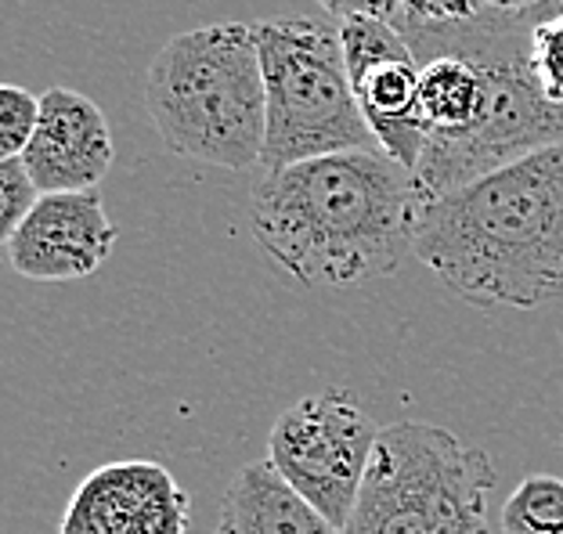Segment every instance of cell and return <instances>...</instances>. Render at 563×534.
Listing matches in <instances>:
<instances>
[{"label":"cell","instance_id":"obj_1","mask_svg":"<svg viewBox=\"0 0 563 534\" xmlns=\"http://www.w3.org/2000/svg\"><path fill=\"white\" fill-rule=\"evenodd\" d=\"M264 257L300 286H362L412 253V174L383 148L264 170L250 196Z\"/></svg>","mask_w":563,"mask_h":534},{"label":"cell","instance_id":"obj_2","mask_svg":"<svg viewBox=\"0 0 563 534\" xmlns=\"http://www.w3.org/2000/svg\"><path fill=\"white\" fill-rule=\"evenodd\" d=\"M412 257L481 308L563 300V145L416 202Z\"/></svg>","mask_w":563,"mask_h":534},{"label":"cell","instance_id":"obj_3","mask_svg":"<svg viewBox=\"0 0 563 534\" xmlns=\"http://www.w3.org/2000/svg\"><path fill=\"white\" fill-rule=\"evenodd\" d=\"M145 109L174 156L224 170L261 167L267 87L257 30L217 22L170 36L145 73Z\"/></svg>","mask_w":563,"mask_h":534},{"label":"cell","instance_id":"obj_4","mask_svg":"<svg viewBox=\"0 0 563 534\" xmlns=\"http://www.w3.org/2000/svg\"><path fill=\"white\" fill-rule=\"evenodd\" d=\"M495 466L452 430L401 419L379 430L343 534H492Z\"/></svg>","mask_w":563,"mask_h":534},{"label":"cell","instance_id":"obj_5","mask_svg":"<svg viewBox=\"0 0 563 534\" xmlns=\"http://www.w3.org/2000/svg\"><path fill=\"white\" fill-rule=\"evenodd\" d=\"M253 30L267 87L261 170H282L329 152L379 148L357 105L340 30L318 19H267Z\"/></svg>","mask_w":563,"mask_h":534},{"label":"cell","instance_id":"obj_6","mask_svg":"<svg viewBox=\"0 0 563 534\" xmlns=\"http://www.w3.org/2000/svg\"><path fill=\"white\" fill-rule=\"evenodd\" d=\"M379 430L351 390L329 387L286 409L267 437V459L340 531L362 494Z\"/></svg>","mask_w":563,"mask_h":534},{"label":"cell","instance_id":"obj_7","mask_svg":"<svg viewBox=\"0 0 563 534\" xmlns=\"http://www.w3.org/2000/svg\"><path fill=\"white\" fill-rule=\"evenodd\" d=\"M340 41L357 105L376 145L412 174L430 137L419 116L422 62L416 58L401 25L387 19L340 22Z\"/></svg>","mask_w":563,"mask_h":534},{"label":"cell","instance_id":"obj_8","mask_svg":"<svg viewBox=\"0 0 563 534\" xmlns=\"http://www.w3.org/2000/svg\"><path fill=\"white\" fill-rule=\"evenodd\" d=\"M191 499L174 474L148 459L98 466L73 491L58 534H188Z\"/></svg>","mask_w":563,"mask_h":534},{"label":"cell","instance_id":"obj_9","mask_svg":"<svg viewBox=\"0 0 563 534\" xmlns=\"http://www.w3.org/2000/svg\"><path fill=\"white\" fill-rule=\"evenodd\" d=\"M117 238L120 232L109 221L98 188L44 192L8 238V260L33 282H73L95 275L109 260Z\"/></svg>","mask_w":563,"mask_h":534},{"label":"cell","instance_id":"obj_10","mask_svg":"<svg viewBox=\"0 0 563 534\" xmlns=\"http://www.w3.org/2000/svg\"><path fill=\"white\" fill-rule=\"evenodd\" d=\"M117 145L106 112L87 94L51 87L41 94V123L22 152L41 192H87L109 174Z\"/></svg>","mask_w":563,"mask_h":534},{"label":"cell","instance_id":"obj_11","mask_svg":"<svg viewBox=\"0 0 563 534\" xmlns=\"http://www.w3.org/2000/svg\"><path fill=\"white\" fill-rule=\"evenodd\" d=\"M217 534H343L278 474L272 459L242 466L224 491Z\"/></svg>","mask_w":563,"mask_h":534},{"label":"cell","instance_id":"obj_12","mask_svg":"<svg viewBox=\"0 0 563 534\" xmlns=\"http://www.w3.org/2000/svg\"><path fill=\"white\" fill-rule=\"evenodd\" d=\"M484 98H488V76L470 51L452 47L422 62L419 116L430 137L463 134L466 126L477 123Z\"/></svg>","mask_w":563,"mask_h":534},{"label":"cell","instance_id":"obj_13","mask_svg":"<svg viewBox=\"0 0 563 534\" xmlns=\"http://www.w3.org/2000/svg\"><path fill=\"white\" fill-rule=\"evenodd\" d=\"M503 534H563V480L549 474L523 477L503 505Z\"/></svg>","mask_w":563,"mask_h":534},{"label":"cell","instance_id":"obj_14","mask_svg":"<svg viewBox=\"0 0 563 534\" xmlns=\"http://www.w3.org/2000/svg\"><path fill=\"white\" fill-rule=\"evenodd\" d=\"M528 66L534 73V80H539L542 94L563 105V15L531 25Z\"/></svg>","mask_w":563,"mask_h":534},{"label":"cell","instance_id":"obj_15","mask_svg":"<svg viewBox=\"0 0 563 534\" xmlns=\"http://www.w3.org/2000/svg\"><path fill=\"white\" fill-rule=\"evenodd\" d=\"M36 123H41V98L15 84L0 87V156H22Z\"/></svg>","mask_w":563,"mask_h":534},{"label":"cell","instance_id":"obj_16","mask_svg":"<svg viewBox=\"0 0 563 534\" xmlns=\"http://www.w3.org/2000/svg\"><path fill=\"white\" fill-rule=\"evenodd\" d=\"M44 192L36 188L33 174L25 170L22 156L0 159V235L4 243L15 235V227L30 218V210L36 207V199Z\"/></svg>","mask_w":563,"mask_h":534},{"label":"cell","instance_id":"obj_17","mask_svg":"<svg viewBox=\"0 0 563 534\" xmlns=\"http://www.w3.org/2000/svg\"><path fill=\"white\" fill-rule=\"evenodd\" d=\"M488 0H401V30H441L481 19Z\"/></svg>","mask_w":563,"mask_h":534},{"label":"cell","instance_id":"obj_18","mask_svg":"<svg viewBox=\"0 0 563 534\" xmlns=\"http://www.w3.org/2000/svg\"><path fill=\"white\" fill-rule=\"evenodd\" d=\"M318 8H325L332 19H387L401 22V0H318Z\"/></svg>","mask_w":563,"mask_h":534},{"label":"cell","instance_id":"obj_19","mask_svg":"<svg viewBox=\"0 0 563 534\" xmlns=\"http://www.w3.org/2000/svg\"><path fill=\"white\" fill-rule=\"evenodd\" d=\"M553 15H563V0H542L539 8H531V11H523V22L534 25V22H545V19H553Z\"/></svg>","mask_w":563,"mask_h":534},{"label":"cell","instance_id":"obj_20","mask_svg":"<svg viewBox=\"0 0 563 534\" xmlns=\"http://www.w3.org/2000/svg\"><path fill=\"white\" fill-rule=\"evenodd\" d=\"M539 4H542V0H488V8L506 11V15H523V11H531Z\"/></svg>","mask_w":563,"mask_h":534}]
</instances>
